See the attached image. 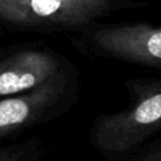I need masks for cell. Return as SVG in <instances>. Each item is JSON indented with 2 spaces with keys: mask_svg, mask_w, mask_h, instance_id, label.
<instances>
[{
  "mask_svg": "<svg viewBox=\"0 0 161 161\" xmlns=\"http://www.w3.org/2000/svg\"><path fill=\"white\" fill-rule=\"evenodd\" d=\"M59 73L58 60L49 53L25 50L0 63V97L28 92Z\"/></svg>",
  "mask_w": 161,
  "mask_h": 161,
  "instance_id": "obj_5",
  "label": "cell"
},
{
  "mask_svg": "<svg viewBox=\"0 0 161 161\" xmlns=\"http://www.w3.org/2000/svg\"><path fill=\"white\" fill-rule=\"evenodd\" d=\"M128 161H161V148L160 146L153 147L152 150H147L145 152H142L141 155L130 158Z\"/></svg>",
  "mask_w": 161,
  "mask_h": 161,
  "instance_id": "obj_7",
  "label": "cell"
},
{
  "mask_svg": "<svg viewBox=\"0 0 161 161\" xmlns=\"http://www.w3.org/2000/svg\"><path fill=\"white\" fill-rule=\"evenodd\" d=\"M40 146L35 141L0 147V161H38Z\"/></svg>",
  "mask_w": 161,
  "mask_h": 161,
  "instance_id": "obj_6",
  "label": "cell"
},
{
  "mask_svg": "<svg viewBox=\"0 0 161 161\" xmlns=\"http://www.w3.org/2000/svg\"><path fill=\"white\" fill-rule=\"evenodd\" d=\"M161 125V92L156 89L126 111L98 117L91 130L93 146L108 161L131 156Z\"/></svg>",
  "mask_w": 161,
  "mask_h": 161,
  "instance_id": "obj_1",
  "label": "cell"
},
{
  "mask_svg": "<svg viewBox=\"0 0 161 161\" xmlns=\"http://www.w3.org/2000/svg\"><path fill=\"white\" fill-rule=\"evenodd\" d=\"M94 43L106 53L130 62L160 67L161 29L147 23L101 28Z\"/></svg>",
  "mask_w": 161,
  "mask_h": 161,
  "instance_id": "obj_3",
  "label": "cell"
},
{
  "mask_svg": "<svg viewBox=\"0 0 161 161\" xmlns=\"http://www.w3.org/2000/svg\"><path fill=\"white\" fill-rule=\"evenodd\" d=\"M112 0H0V20L23 26H82L111 11Z\"/></svg>",
  "mask_w": 161,
  "mask_h": 161,
  "instance_id": "obj_2",
  "label": "cell"
},
{
  "mask_svg": "<svg viewBox=\"0 0 161 161\" xmlns=\"http://www.w3.org/2000/svg\"><path fill=\"white\" fill-rule=\"evenodd\" d=\"M62 89L63 79L58 73L36 88L0 99V140L42 122L57 104Z\"/></svg>",
  "mask_w": 161,
  "mask_h": 161,
  "instance_id": "obj_4",
  "label": "cell"
}]
</instances>
